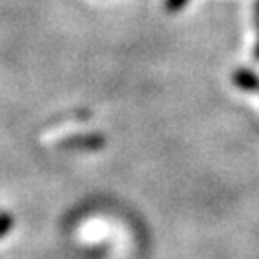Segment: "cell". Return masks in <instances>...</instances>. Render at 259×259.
Returning a JSON list of instances; mask_svg holds the SVG:
<instances>
[{
	"label": "cell",
	"instance_id": "cell-1",
	"mask_svg": "<svg viewBox=\"0 0 259 259\" xmlns=\"http://www.w3.org/2000/svg\"><path fill=\"white\" fill-rule=\"evenodd\" d=\"M62 146H67V148H84V150L102 148L104 137H100V135H83V137H73V139L65 140Z\"/></svg>",
	"mask_w": 259,
	"mask_h": 259
},
{
	"label": "cell",
	"instance_id": "cell-2",
	"mask_svg": "<svg viewBox=\"0 0 259 259\" xmlns=\"http://www.w3.org/2000/svg\"><path fill=\"white\" fill-rule=\"evenodd\" d=\"M232 83L240 87L242 91H257L259 89V75L250 69H238L232 73Z\"/></svg>",
	"mask_w": 259,
	"mask_h": 259
},
{
	"label": "cell",
	"instance_id": "cell-3",
	"mask_svg": "<svg viewBox=\"0 0 259 259\" xmlns=\"http://www.w3.org/2000/svg\"><path fill=\"white\" fill-rule=\"evenodd\" d=\"M14 227V215L10 211H2L0 213V238H4Z\"/></svg>",
	"mask_w": 259,
	"mask_h": 259
},
{
	"label": "cell",
	"instance_id": "cell-4",
	"mask_svg": "<svg viewBox=\"0 0 259 259\" xmlns=\"http://www.w3.org/2000/svg\"><path fill=\"white\" fill-rule=\"evenodd\" d=\"M186 2H188V0H165V8L169 10V12H179V10L185 8Z\"/></svg>",
	"mask_w": 259,
	"mask_h": 259
},
{
	"label": "cell",
	"instance_id": "cell-5",
	"mask_svg": "<svg viewBox=\"0 0 259 259\" xmlns=\"http://www.w3.org/2000/svg\"><path fill=\"white\" fill-rule=\"evenodd\" d=\"M255 23H257V31H259V0H255ZM253 58L259 62V37H257V45H255V50H253Z\"/></svg>",
	"mask_w": 259,
	"mask_h": 259
}]
</instances>
